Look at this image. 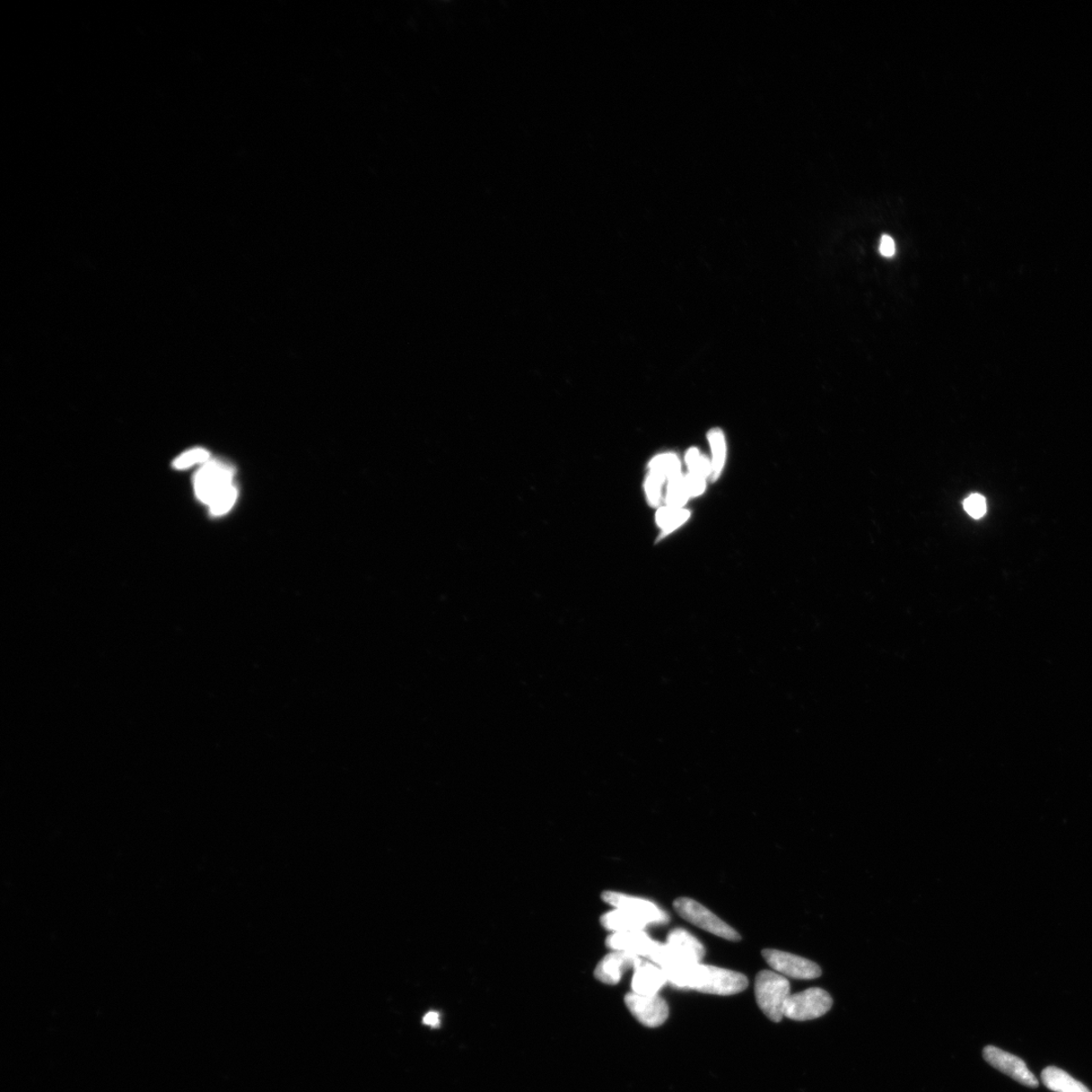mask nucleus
I'll use <instances>...</instances> for the list:
<instances>
[{"mask_svg":"<svg viewBox=\"0 0 1092 1092\" xmlns=\"http://www.w3.org/2000/svg\"><path fill=\"white\" fill-rule=\"evenodd\" d=\"M668 982L679 990L732 995L748 989V978L732 970L701 963H684L665 970Z\"/></svg>","mask_w":1092,"mask_h":1092,"instance_id":"1","label":"nucleus"},{"mask_svg":"<svg viewBox=\"0 0 1092 1092\" xmlns=\"http://www.w3.org/2000/svg\"><path fill=\"white\" fill-rule=\"evenodd\" d=\"M788 980L779 973L763 970L756 977L758 1006L775 1023H779L784 1018L785 1003L791 995Z\"/></svg>","mask_w":1092,"mask_h":1092,"instance_id":"2","label":"nucleus"},{"mask_svg":"<svg viewBox=\"0 0 1092 1092\" xmlns=\"http://www.w3.org/2000/svg\"><path fill=\"white\" fill-rule=\"evenodd\" d=\"M234 469L218 460H208L195 476V493L200 502L209 506L225 493L231 490Z\"/></svg>","mask_w":1092,"mask_h":1092,"instance_id":"3","label":"nucleus"},{"mask_svg":"<svg viewBox=\"0 0 1092 1092\" xmlns=\"http://www.w3.org/2000/svg\"><path fill=\"white\" fill-rule=\"evenodd\" d=\"M674 908L684 920L691 923L698 928L715 934V936L731 942L741 940L740 934L735 929L720 920L709 908L694 901V899L687 897L677 898L674 902Z\"/></svg>","mask_w":1092,"mask_h":1092,"instance_id":"4","label":"nucleus"},{"mask_svg":"<svg viewBox=\"0 0 1092 1092\" xmlns=\"http://www.w3.org/2000/svg\"><path fill=\"white\" fill-rule=\"evenodd\" d=\"M832 1007L831 995L818 987H812L790 995L785 1003L784 1017L798 1021L815 1020L825 1016Z\"/></svg>","mask_w":1092,"mask_h":1092,"instance_id":"5","label":"nucleus"},{"mask_svg":"<svg viewBox=\"0 0 1092 1092\" xmlns=\"http://www.w3.org/2000/svg\"><path fill=\"white\" fill-rule=\"evenodd\" d=\"M768 966L777 973L795 980H816L821 976V968L812 961L779 950L765 949L762 952Z\"/></svg>","mask_w":1092,"mask_h":1092,"instance_id":"6","label":"nucleus"},{"mask_svg":"<svg viewBox=\"0 0 1092 1092\" xmlns=\"http://www.w3.org/2000/svg\"><path fill=\"white\" fill-rule=\"evenodd\" d=\"M624 1000L632 1015L645 1027H660L669 1017L668 1003L659 994L642 995L631 992L625 995Z\"/></svg>","mask_w":1092,"mask_h":1092,"instance_id":"7","label":"nucleus"},{"mask_svg":"<svg viewBox=\"0 0 1092 1092\" xmlns=\"http://www.w3.org/2000/svg\"><path fill=\"white\" fill-rule=\"evenodd\" d=\"M983 1057L987 1063H990L992 1068L1007 1074L1012 1079L1020 1082V1085L1030 1088L1039 1087V1081L1032 1072L1028 1068L1027 1064L1019 1058V1057L1000 1049L998 1047L987 1046L983 1050Z\"/></svg>","mask_w":1092,"mask_h":1092,"instance_id":"8","label":"nucleus"},{"mask_svg":"<svg viewBox=\"0 0 1092 1092\" xmlns=\"http://www.w3.org/2000/svg\"><path fill=\"white\" fill-rule=\"evenodd\" d=\"M602 899L614 908L642 916L650 924L668 923L670 921V917L665 912L646 899L615 893V891H605L602 894Z\"/></svg>","mask_w":1092,"mask_h":1092,"instance_id":"9","label":"nucleus"},{"mask_svg":"<svg viewBox=\"0 0 1092 1092\" xmlns=\"http://www.w3.org/2000/svg\"><path fill=\"white\" fill-rule=\"evenodd\" d=\"M642 960V957L626 952L614 951L600 961L594 974L600 982L615 985L627 970L634 969Z\"/></svg>","mask_w":1092,"mask_h":1092,"instance_id":"10","label":"nucleus"},{"mask_svg":"<svg viewBox=\"0 0 1092 1092\" xmlns=\"http://www.w3.org/2000/svg\"><path fill=\"white\" fill-rule=\"evenodd\" d=\"M653 943L654 941L643 931L613 933L606 939L609 949L644 958H648Z\"/></svg>","mask_w":1092,"mask_h":1092,"instance_id":"11","label":"nucleus"},{"mask_svg":"<svg viewBox=\"0 0 1092 1092\" xmlns=\"http://www.w3.org/2000/svg\"><path fill=\"white\" fill-rule=\"evenodd\" d=\"M632 989L633 992L642 995L658 994L663 985L668 983V978L662 968L642 960L633 969Z\"/></svg>","mask_w":1092,"mask_h":1092,"instance_id":"12","label":"nucleus"},{"mask_svg":"<svg viewBox=\"0 0 1092 1092\" xmlns=\"http://www.w3.org/2000/svg\"><path fill=\"white\" fill-rule=\"evenodd\" d=\"M667 943L685 963H701L705 948L701 942L684 929H674L667 937Z\"/></svg>","mask_w":1092,"mask_h":1092,"instance_id":"13","label":"nucleus"},{"mask_svg":"<svg viewBox=\"0 0 1092 1092\" xmlns=\"http://www.w3.org/2000/svg\"><path fill=\"white\" fill-rule=\"evenodd\" d=\"M600 922L603 927L613 933L643 931L650 924L642 916L619 908L603 914Z\"/></svg>","mask_w":1092,"mask_h":1092,"instance_id":"14","label":"nucleus"},{"mask_svg":"<svg viewBox=\"0 0 1092 1092\" xmlns=\"http://www.w3.org/2000/svg\"><path fill=\"white\" fill-rule=\"evenodd\" d=\"M1041 1079L1047 1088L1055 1092H1091L1083 1083L1055 1066L1045 1068Z\"/></svg>","mask_w":1092,"mask_h":1092,"instance_id":"15","label":"nucleus"},{"mask_svg":"<svg viewBox=\"0 0 1092 1092\" xmlns=\"http://www.w3.org/2000/svg\"><path fill=\"white\" fill-rule=\"evenodd\" d=\"M709 440L712 450V478H718L723 469L727 459V444L721 430L715 428L709 433Z\"/></svg>","mask_w":1092,"mask_h":1092,"instance_id":"16","label":"nucleus"},{"mask_svg":"<svg viewBox=\"0 0 1092 1092\" xmlns=\"http://www.w3.org/2000/svg\"><path fill=\"white\" fill-rule=\"evenodd\" d=\"M689 517L690 512L688 510L674 509L668 506L662 507V508L658 511L657 517H655V518H657L658 526L662 529V536H667L669 533L675 531L678 527L682 526V524H684Z\"/></svg>","mask_w":1092,"mask_h":1092,"instance_id":"17","label":"nucleus"},{"mask_svg":"<svg viewBox=\"0 0 1092 1092\" xmlns=\"http://www.w3.org/2000/svg\"><path fill=\"white\" fill-rule=\"evenodd\" d=\"M689 498L690 496L682 474L669 480L666 500L668 507L674 509H683Z\"/></svg>","mask_w":1092,"mask_h":1092,"instance_id":"18","label":"nucleus"},{"mask_svg":"<svg viewBox=\"0 0 1092 1092\" xmlns=\"http://www.w3.org/2000/svg\"><path fill=\"white\" fill-rule=\"evenodd\" d=\"M650 469L658 471L668 480L681 475L680 460L674 453H665L655 457L651 461Z\"/></svg>","mask_w":1092,"mask_h":1092,"instance_id":"19","label":"nucleus"},{"mask_svg":"<svg viewBox=\"0 0 1092 1092\" xmlns=\"http://www.w3.org/2000/svg\"><path fill=\"white\" fill-rule=\"evenodd\" d=\"M686 464L690 469V474H693L703 478L712 476V464L706 457L695 448L690 449L686 454Z\"/></svg>","mask_w":1092,"mask_h":1092,"instance_id":"20","label":"nucleus"},{"mask_svg":"<svg viewBox=\"0 0 1092 1092\" xmlns=\"http://www.w3.org/2000/svg\"><path fill=\"white\" fill-rule=\"evenodd\" d=\"M209 460V452L204 449H192L183 452L174 459L173 467L177 469H186L197 465H205Z\"/></svg>","mask_w":1092,"mask_h":1092,"instance_id":"21","label":"nucleus"},{"mask_svg":"<svg viewBox=\"0 0 1092 1092\" xmlns=\"http://www.w3.org/2000/svg\"><path fill=\"white\" fill-rule=\"evenodd\" d=\"M666 479L665 477L655 470H651L650 475L646 478L645 493L652 506L655 507L660 504L662 487Z\"/></svg>","mask_w":1092,"mask_h":1092,"instance_id":"22","label":"nucleus"},{"mask_svg":"<svg viewBox=\"0 0 1092 1092\" xmlns=\"http://www.w3.org/2000/svg\"><path fill=\"white\" fill-rule=\"evenodd\" d=\"M965 511L974 519H981L987 511L985 498L980 494H971L963 502Z\"/></svg>","mask_w":1092,"mask_h":1092,"instance_id":"23","label":"nucleus"},{"mask_svg":"<svg viewBox=\"0 0 1092 1092\" xmlns=\"http://www.w3.org/2000/svg\"><path fill=\"white\" fill-rule=\"evenodd\" d=\"M684 480L690 497L701 496L704 493L706 488L705 478L689 473L684 476Z\"/></svg>","mask_w":1092,"mask_h":1092,"instance_id":"24","label":"nucleus"},{"mask_svg":"<svg viewBox=\"0 0 1092 1092\" xmlns=\"http://www.w3.org/2000/svg\"><path fill=\"white\" fill-rule=\"evenodd\" d=\"M895 243L888 235H884L881 238L879 251L884 257H893L895 255Z\"/></svg>","mask_w":1092,"mask_h":1092,"instance_id":"25","label":"nucleus"},{"mask_svg":"<svg viewBox=\"0 0 1092 1092\" xmlns=\"http://www.w3.org/2000/svg\"><path fill=\"white\" fill-rule=\"evenodd\" d=\"M423 1024L431 1028H439L440 1025V1013L436 1011L428 1012L423 1019Z\"/></svg>","mask_w":1092,"mask_h":1092,"instance_id":"26","label":"nucleus"}]
</instances>
